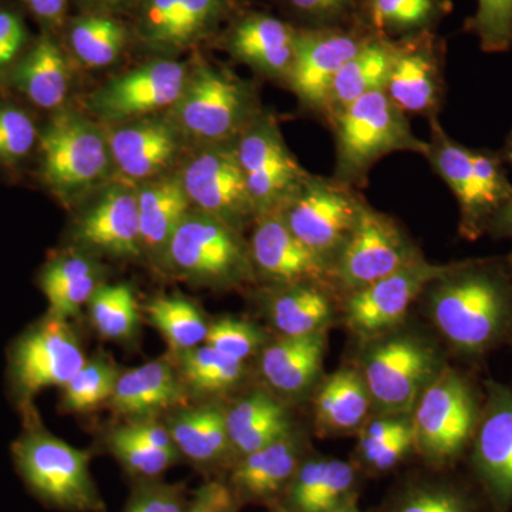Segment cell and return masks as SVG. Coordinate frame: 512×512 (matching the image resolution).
<instances>
[{
	"mask_svg": "<svg viewBox=\"0 0 512 512\" xmlns=\"http://www.w3.org/2000/svg\"><path fill=\"white\" fill-rule=\"evenodd\" d=\"M484 393L470 377L444 367L421 393L412 413L414 448L436 466H447L466 453L483 412Z\"/></svg>",
	"mask_w": 512,
	"mask_h": 512,
	"instance_id": "cell-4",
	"label": "cell"
},
{
	"mask_svg": "<svg viewBox=\"0 0 512 512\" xmlns=\"http://www.w3.org/2000/svg\"><path fill=\"white\" fill-rule=\"evenodd\" d=\"M412 448H414L413 429L390 441L379 453L370 458L366 464L376 471L390 470V468L397 466Z\"/></svg>",
	"mask_w": 512,
	"mask_h": 512,
	"instance_id": "cell-54",
	"label": "cell"
},
{
	"mask_svg": "<svg viewBox=\"0 0 512 512\" xmlns=\"http://www.w3.org/2000/svg\"><path fill=\"white\" fill-rule=\"evenodd\" d=\"M451 9L450 0H365L360 19L375 35L399 40L433 32Z\"/></svg>",
	"mask_w": 512,
	"mask_h": 512,
	"instance_id": "cell-34",
	"label": "cell"
},
{
	"mask_svg": "<svg viewBox=\"0 0 512 512\" xmlns=\"http://www.w3.org/2000/svg\"><path fill=\"white\" fill-rule=\"evenodd\" d=\"M393 512H478V507L460 488L426 484L407 491Z\"/></svg>",
	"mask_w": 512,
	"mask_h": 512,
	"instance_id": "cell-46",
	"label": "cell"
},
{
	"mask_svg": "<svg viewBox=\"0 0 512 512\" xmlns=\"http://www.w3.org/2000/svg\"><path fill=\"white\" fill-rule=\"evenodd\" d=\"M372 409L365 379L357 369H340L320 384L315 396L316 421L323 430L360 429Z\"/></svg>",
	"mask_w": 512,
	"mask_h": 512,
	"instance_id": "cell-33",
	"label": "cell"
},
{
	"mask_svg": "<svg viewBox=\"0 0 512 512\" xmlns=\"http://www.w3.org/2000/svg\"><path fill=\"white\" fill-rule=\"evenodd\" d=\"M298 42V28L266 13L251 12L232 23L224 45L229 55L256 73L286 80Z\"/></svg>",
	"mask_w": 512,
	"mask_h": 512,
	"instance_id": "cell-23",
	"label": "cell"
},
{
	"mask_svg": "<svg viewBox=\"0 0 512 512\" xmlns=\"http://www.w3.org/2000/svg\"><path fill=\"white\" fill-rule=\"evenodd\" d=\"M325 353V332L298 338L281 336L262 352V376L276 392L299 396L318 379Z\"/></svg>",
	"mask_w": 512,
	"mask_h": 512,
	"instance_id": "cell-26",
	"label": "cell"
},
{
	"mask_svg": "<svg viewBox=\"0 0 512 512\" xmlns=\"http://www.w3.org/2000/svg\"><path fill=\"white\" fill-rule=\"evenodd\" d=\"M26 30L22 20L12 12L0 10V69L13 62L25 45Z\"/></svg>",
	"mask_w": 512,
	"mask_h": 512,
	"instance_id": "cell-52",
	"label": "cell"
},
{
	"mask_svg": "<svg viewBox=\"0 0 512 512\" xmlns=\"http://www.w3.org/2000/svg\"><path fill=\"white\" fill-rule=\"evenodd\" d=\"M110 447L128 471L141 477L160 476L177 458V453L158 450L128 436L121 427L111 433Z\"/></svg>",
	"mask_w": 512,
	"mask_h": 512,
	"instance_id": "cell-45",
	"label": "cell"
},
{
	"mask_svg": "<svg viewBox=\"0 0 512 512\" xmlns=\"http://www.w3.org/2000/svg\"><path fill=\"white\" fill-rule=\"evenodd\" d=\"M413 429L410 416H382L365 421L360 427L359 453L362 460L367 463L384 446Z\"/></svg>",
	"mask_w": 512,
	"mask_h": 512,
	"instance_id": "cell-49",
	"label": "cell"
},
{
	"mask_svg": "<svg viewBox=\"0 0 512 512\" xmlns=\"http://www.w3.org/2000/svg\"><path fill=\"white\" fill-rule=\"evenodd\" d=\"M272 325L284 338L323 333L335 318V305L325 282L276 286L268 302Z\"/></svg>",
	"mask_w": 512,
	"mask_h": 512,
	"instance_id": "cell-29",
	"label": "cell"
},
{
	"mask_svg": "<svg viewBox=\"0 0 512 512\" xmlns=\"http://www.w3.org/2000/svg\"><path fill=\"white\" fill-rule=\"evenodd\" d=\"M184 399V384L173 366L153 360L120 375L110 403L123 416L147 417L178 406Z\"/></svg>",
	"mask_w": 512,
	"mask_h": 512,
	"instance_id": "cell-27",
	"label": "cell"
},
{
	"mask_svg": "<svg viewBox=\"0 0 512 512\" xmlns=\"http://www.w3.org/2000/svg\"><path fill=\"white\" fill-rule=\"evenodd\" d=\"M484 53H505L512 47V0H477L476 13L464 23Z\"/></svg>",
	"mask_w": 512,
	"mask_h": 512,
	"instance_id": "cell-42",
	"label": "cell"
},
{
	"mask_svg": "<svg viewBox=\"0 0 512 512\" xmlns=\"http://www.w3.org/2000/svg\"><path fill=\"white\" fill-rule=\"evenodd\" d=\"M396 40L375 35L350 57L336 74L329 90L325 116L328 121L353 101L386 87L392 67Z\"/></svg>",
	"mask_w": 512,
	"mask_h": 512,
	"instance_id": "cell-28",
	"label": "cell"
},
{
	"mask_svg": "<svg viewBox=\"0 0 512 512\" xmlns=\"http://www.w3.org/2000/svg\"><path fill=\"white\" fill-rule=\"evenodd\" d=\"M163 261L175 274L204 285L234 286L255 275L241 232L195 208L175 229Z\"/></svg>",
	"mask_w": 512,
	"mask_h": 512,
	"instance_id": "cell-7",
	"label": "cell"
},
{
	"mask_svg": "<svg viewBox=\"0 0 512 512\" xmlns=\"http://www.w3.org/2000/svg\"><path fill=\"white\" fill-rule=\"evenodd\" d=\"M356 471L346 461L312 458L292 478L291 505L296 512H330L349 504Z\"/></svg>",
	"mask_w": 512,
	"mask_h": 512,
	"instance_id": "cell-30",
	"label": "cell"
},
{
	"mask_svg": "<svg viewBox=\"0 0 512 512\" xmlns=\"http://www.w3.org/2000/svg\"><path fill=\"white\" fill-rule=\"evenodd\" d=\"M128 436L143 441L147 446L158 448V450L168 451V453H177L173 439L168 429L156 423H147V421H136V423L127 424L121 427Z\"/></svg>",
	"mask_w": 512,
	"mask_h": 512,
	"instance_id": "cell-53",
	"label": "cell"
},
{
	"mask_svg": "<svg viewBox=\"0 0 512 512\" xmlns=\"http://www.w3.org/2000/svg\"><path fill=\"white\" fill-rule=\"evenodd\" d=\"M234 0H141L137 30L147 46L180 52L217 32Z\"/></svg>",
	"mask_w": 512,
	"mask_h": 512,
	"instance_id": "cell-20",
	"label": "cell"
},
{
	"mask_svg": "<svg viewBox=\"0 0 512 512\" xmlns=\"http://www.w3.org/2000/svg\"><path fill=\"white\" fill-rule=\"evenodd\" d=\"M29 9L43 22L59 25L66 12L67 0H25Z\"/></svg>",
	"mask_w": 512,
	"mask_h": 512,
	"instance_id": "cell-55",
	"label": "cell"
},
{
	"mask_svg": "<svg viewBox=\"0 0 512 512\" xmlns=\"http://www.w3.org/2000/svg\"><path fill=\"white\" fill-rule=\"evenodd\" d=\"M183 493L174 487H151L140 491L126 512H187Z\"/></svg>",
	"mask_w": 512,
	"mask_h": 512,
	"instance_id": "cell-50",
	"label": "cell"
},
{
	"mask_svg": "<svg viewBox=\"0 0 512 512\" xmlns=\"http://www.w3.org/2000/svg\"><path fill=\"white\" fill-rule=\"evenodd\" d=\"M87 2L100 8H114V6L124 5L128 0H87Z\"/></svg>",
	"mask_w": 512,
	"mask_h": 512,
	"instance_id": "cell-57",
	"label": "cell"
},
{
	"mask_svg": "<svg viewBox=\"0 0 512 512\" xmlns=\"http://www.w3.org/2000/svg\"><path fill=\"white\" fill-rule=\"evenodd\" d=\"M188 67L175 60H153L111 80L89 101L107 121H130L173 109L187 84Z\"/></svg>",
	"mask_w": 512,
	"mask_h": 512,
	"instance_id": "cell-17",
	"label": "cell"
},
{
	"mask_svg": "<svg viewBox=\"0 0 512 512\" xmlns=\"http://www.w3.org/2000/svg\"><path fill=\"white\" fill-rule=\"evenodd\" d=\"M127 43V32L119 20L96 13L74 20L70 46L87 67L103 69L119 59Z\"/></svg>",
	"mask_w": 512,
	"mask_h": 512,
	"instance_id": "cell-37",
	"label": "cell"
},
{
	"mask_svg": "<svg viewBox=\"0 0 512 512\" xmlns=\"http://www.w3.org/2000/svg\"><path fill=\"white\" fill-rule=\"evenodd\" d=\"M178 177L195 210L239 232L258 220L234 141L201 144Z\"/></svg>",
	"mask_w": 512,
	"mask_h": 512,
	"instance_id": "cell-13",
	"label": "cell"
},
{
	"mask_svg": "<svg viewBox=\"0 0 512 512\" xmlns=\"http://www.w3.org/2000/svg\"><path fill=\"white\" fill-rule=\"evenodd\" d=\"M450 264H430L426 259L404 266L355 293L345 305L348 328L362 338H377L402 322L410 306Z\"/></svg>",
	"mask_w": 512,
	"mask_h": 512,
	"instance_id": "cell-18",
	"label": "cell"
},
{
	"mask_svg": "<svg viewBox=\"0 0 512 512\" xmlns=\"http://www.w3.org/2000/svg\"><path fill=\"white\" fill-rule=\"evenodd\" d=\"M298 29L348 28L360 18L365 0H284Z\"/></svg>",
	"mask_w": 512,
	"mask_h": 512,
	"instance_id": "cell-43",
	"label": "cell"
},
{
	"mask_svg": "<svg viewBox=\"0 0 512 512\" xmlns=\"http://www.w3.org/2000/svg\"><path fill=\"white\" fill-rule=\"evenodd\" d=\"M141 249L163 261L175 229L191 210L180 177L161 175L137 188Z\"/></svg>",
	"mask_w": 512,
	"mask_h": 512,
	"instance_id": "cell-25",
	"label": "cell"
},
{
	"mask_svg": "<svg viewBox=\"0 0 512 512\" xmlns=\"http://www.w3.org/2000/svg\"><path fill=\"white\" fill-rule=\"evenodd\" d=\"M254 86L207 63L195 66L170 119L201 144L234 141L261 114Z\"/></svg>",
	"mask_w": 512,
	"mask_h": 512,
	"instance_id": "cell-5",
	"label": "cell"
},
{
	"mask_svg": "<svg viewBox=\"0 0 512 512\" xmlns=\"http://www.w3.org/2000/svg\"><path fill=\"white\" fill-rule=\"evenodd\" d=\"M471 467L493 512L512 510V390L487 380L480 423L471 443Z\"/></svg>",
	"mask_w": 512,
	"mask_h": 512,
	"instance_id": "cell-14",
	"label": "cell"
},
{
	"mask_svg": "<svg viewBox=\"0 0 512 512\" xmlns=\"http://www.w3.org/2000/svg\"><path fill=\"white\" fill-rule=\"evenodd\" d=\"M302 448L293 433L261 450L242 457L232 484L249 498H269L291 483L301 466Z\"/></svg>",
	"mask_w": 512,
	"mask_h": 512,
	"instance_id": "cell-31",
	"label": "cell"
},
{
	"mask_svg": "<svg viewBox=\"0 0 512 512\" xmlns=\"http://www.w3.org/2000/svg\"><path fill=\"white\" fill-rule=\"evenodd\" d=\"M119 373L104 359L84 363L63 387V406L69 412H87L110 400Z\"/></svg>",
	"mask_w": 512,
	"mask_h": 512,
	"instance_id": "cell-41",
	"label": "cell"
},
{
	"mask_svg": "<svg viewBox=\"0 0 512 512\" xmlns=\"http://www.w3.org/2000/svg\"><path fill=\"white\" fill-rule=\"evenodd\" d=\"M335 134V178L355 187L365 183L373 165L393 153L426 156L429 143L417 137L384 90L360 97L329 120Z\"/></svg>",
	"mask_w": 512,
	"mask_h": 512,
	"instance_id": "cell-3",
	"label": "cell"
},
{
	"mask_svg": "<svg viewBox=\"0 0 512 512\" xmlns=\"http://www.w3.org/2000/svg\"><path fill=\"white\" fill-rule=\"evenodd\" d=\"M234 143L258 218L284 210L311 177L286 146L271 114H259Z\"/></svg>",
	"mask_w": 512,
	"mask_h": 512,
	"instance_id": "cell-11",
	"label": "cell"
},
{
	"mask_svg": "<svg viewBox=\"0 0 512 512\" xmlns=\"http://www.w3.org/2000/svg\"><path fill=\"white\" fill-rule=\"evenodd\" d=\"M76 238L103 254L134 258L141 254L137 190L123 184L107 187L77 222Z\"/></svg>",
	"mask_w": 512,
	"mask_h": 512,
	"instance_id": "cell-24",
	"label": "cell"
},
{
	"mask_svg": "<svg viewBox=\"0 0 512 512\" xmlns=\"http://www.w3.org/2000/svg\"><path fill=\"white\" fill-rule=\"evenodd\" d=\"M431 121L426 157L434 173L446 183L460 208V234L468 241L487 234L495 212L512 195V184L500 154L487 148H470L453 140Z\"/></svg>",
	"mask_w": 512,
	"mask_h": 512,
	"instance_id": "cell-2",
	"label": "cell"
},
{
	"mask_svg": "<svg viewBox=\"0 0 512 512\" xmlns=\"http://www.w3.org/2000/svg\"><path fill=\"white\" fill-rule=\"evenodd\" d=\"M107 138L114 167L128 180L146 183L174 163L183 133L171 119L148 116L127 121Z\"/></svg>",
	"mask_w": 512,
	"mask_h": 512,
	"instance_id": "cell-22",
	"label": "cell"
},
{
	"mask_svg": "<svg viewBox=\"0 0 512 512\" xmlns=\"http://www.w3.org/2000/svg\"><path fill=\"white\" fill-rule=\"evenodd\" d=\"M501 157H503V160L507 161L508 164L512 165V130L511 133L508 134L507 141H505V146L503 148V153H501Z\"/></svg>",
	"mask_w": 512,
	"mask_h": 512,
	"instance_id": "cell-58",
	"label": "cell"
},
{
	"mask_svg": "<svg viewBox=\"0 0 512 512\" xmlns=\"http://www.w3.org/2000/svg\"><path fill=\"white\" fill-rule=\"evenodd\" d=\"M384 93L406 116L437 119L444 96V46L433 32L396 40Z\"/></svg>",
	"mask_w": 512,
	"mask_h": 512,
	"instance_id": "cell-19",
	"label": "cell"
},
{
	"mask_svg": "<svg viewBox=\"0 0 512 512\" xmlns=\"http://www.w3.org/2000/svg\"><path fill=\"white\" fill-rule=\"evenodd\" d=\"M487 234L497 239H512V195L505 202L490 221L487 228Z\"/></svg>",
	"mask_w": 512,
	"mask_h": 512,
	"instance_id": "cell-56",
	"label": "cell"
},
{
	"mask_svg": "<svg viewBox=\"0 0 512 512\" xmlns=\"http://www.w3.org/2000/svg\"><path fill=\"white\" fill-rule=\"evenodd\" d=\"M96 265L82 255L64 256L46 266L40 286L50 305V315L66 319L90 302L99 288Z\"/></svg>",
	"mask_w": 512,
	"mask_h": 512,
	"instance_id": "cell-36",
	"label": "cell"
},
{
	"mask_svg": "<svg viewBox=\"0 0 512 512\" xmlns=\"http://www.w3.org/2000/svg\"><path fill=\"white\" fill-rule=\"evenodd\" d=\"M86 363L79 340L64 319L50 315L16 342L10 373L19 393L35 396L47 387H64Z\"/></svg>",
	"mask_w": 512,
	"mask_h": 512,
	"instance_id": "cell-16",
	"label": "cell"
},
{
	"mask_svg": "<svg viewBox=\"0 0 512 512\" xmlns=\"http://www.w3.org/2000/svg\"><path fill=\"white\" fill-rule=\"evenodd\" d=\"M13 82L36 106L57 109L70 92L72 74L60 47L43 36L16 67Z\"/></svg>",
	"mask_w": 512,
	"mask_h": 512,
	"instance_id": "cell-32",
	"label": "cell"
},
{
	"mask_svg": "<svg viewBox=\"0 0 512 512\" xmlns=\"http://www.w3.org/2000/svg\"><path fill=\"white\" fill-rule=\"evenodd\" d=\"M89 305L94 326L104 338L123 340L136 333L140 315L130 286H99Z\"/></svg>",
	"mask_w": 512,
	"mask_h": 512,
	"instance_id": "cell-40",
	"label": "cell"
},
{
	"mask_svg": "<svg viewBox=\"0 0 512 512\" xmlns=\"http://www.w3.org/2000/svg\"><path fill=\"white\" fill-rule=\"evenodd\" d=\"M366 201L338 178L313 175L291 202L278 212L306 247L335 265L355 231Z\"/></svg>",
	"mask_w": 512,
	"mask_h": 512,
	"instance_id": "cell-10",
	"label": "cell"
},
{
	"mask_svg": "<svg viewBox=\"0 0 512 512\" xmlns=\"http://www.w3.org/2000/svg\"><path fill=\"white\" fill-rule=\"evenodd\" d=\"M237 497L227 485L211 481L195 491L187 512H235Z\"/></svg>",
	"mask_w": 512,
	"mask_h": 512,
	"instance_id": "cell-51",
	"label": "cell"
},
{
	"mask_svg": "<svg viewBox=\"0 0 512 512\" xmlns=\"http://www.w3.org/2000/svg\"><path fill=\"white\" fill-rule=\"evenodd\" d=\"M148 320L168 345L181 353L205 343L208 325L197 306L180 296H164L146 306Z\"/></svg>",
	"mask_w": 512,
	"mask_h": 512,
	"instance_id": "cell-38",
	"label": "cell"
},
{
	"mask_svg": "<svg viewBox=\"0 0 512 512\" xmlns=\"http://www.w3.org/2000/svg\"><path fill=\"white\" fill-rule=\"evenodd\" d=\"M265 333L245 320L224 318L208 326L205 345L222 355L244 362L264 346Z\"/></svg>",
	"mask_w": 512,
	"mask_h": 512,
	"instance_id": "cell-44",
	"label": "cell"
},
{
	"mask_svg": "<svg viewBox=\"0 0 512 512\" xmlns=\"http://www.w3.org/2000/svg\"><path fill=\"white\" fill-rule=\"evenodd\" d=\"M373 33L366 28L298 29L295 56L286 76L292 93L305 109L325 116L336 74Z\"/></svg>",
	"mask_w": 512,
	"mask_h": 512,
	"instance_id": "cell-15",
	"label": "cell"
},
{
	"mask_svg": "<svg viewBox=\"0 0 512 512\" xmlns=\"http://www.w3.org/2000/svg\"><path fill=\"white\" fill-rule=\"evenodd\" d=\"M439 350L410 333L382 336L363 355L362 373L372 407L382 416H412L421 393L443 372Z\"/></svg>",
	"mask_w": 512,
	"mask_h": 512,
	"instance_id": "cell-6",
	"label": "cell"
},
{
	"mask_svg": "<svg viewBox=\"0 0 512 512\" xmlns=\"http://www.w3.org/2000/svg\"><path fill=\"white\" fill-rule=\"evenodd\" d=\"M249 252L255 274L276 286L332 281V266L306 247L279 214L255 221Z\"/></svg>",
	"mask_w": 512,
	"mask_h": 512,
	"instance_id": "cell-21",
	"label": "cell"
},
{
	"mask_svg": "<svg viewBox=\"0 0 512 512\" xmlns=\"http://www.w3.org/2000/svg\"><path fill=\"white\" fill-rule=\"evenodd\" d=\"M505 261H507L508 269H510L512 275V251L511 254L507 256V259H505Z\"/></svg>",
	"mask_w": 512,
	"mask_h": 512,
	"instance_id": "cell-60",
	"label": "cell"
},
{
	"mask_svg": "<svg viewBox=\"0 0 512 512\" xmlns=\"http://www.w3.org/2000/svg\"><path fill=\"white\" fill-rule=\"evenodd\" d=\"M181 376L185 386L197 393L227 392L244 377V362L231 359L208 345L180 353Z\"/></svg>",
	"mask_w": 512,
	"mask_h": 512,
	"instance_id": "cell-39",
	"label": "cell"
},
{
	"mask_svg": "<svg viewBox=\"0 0 512 512\" xmlns=\"http://www.w3.org/2000/svg\"><path fill=\"white\" fill-rule=\"evenodd\" d=\"M284 404L278 402L265 390H256L239 400L234 407L227 410V426L229 443L251 429L259 420L282 409Z\"/></svg>",
	"mask_w": 512,
	"mask_h": 512,
	"instance_id": "cell-48",
	"label": "cell"
},
{
	"mask_svg": "<svg viewBox=\"0 0 512 512\" xmlns=\"http://www.w3.org/2000/svg\"><path fill=\"white\" fill-rule=\"evenodd\" d=\"M420 259V249L399 222L366 204L333 265L332 282L350 295Z\"/></svg>",
	"mask_w": 512,
	"mask_h": 512,
	"instance_id": "cell-12",
	"label": "cell"
},
{
	"mask_svg": "<svg viewBox=\"0 0 512 512\" xmlns=\"http://www.w3.org/2000/svg\"><path fill=\"white\" fill-rule=\"evenodd\" d=\"M330 512H360L356 507H353L352 504L343 505V507L336 508V510Z\"/></svg>",
	"mask_w": 512,
	"mask_h": 512,
	"instance_id": "cell-59",
	"label": "cell"
},
{
	"mask_svg": "<svg viewBox=\"0 0 512 512\" xmlns=\"http://www.w3.org/2000/svg\"><path fill=\"white\" fill-rule=\"evenodd\" d=\"M12 451L23 480L46 503L67 511H104L87 451L35 429L23 434Z\"/></svg>",
	"mask_w": 512,
	"mask_h": 512,
	"instance_id": "cell-8",
	"label": "cell"
},
{
	"mask_svg": "<svg viewBox=\"0 0 512 512\" xmlns=\"http://www.w3.org/2000/svg\"><path fill=\"white\" fill-rule=\"evenodd\" d=\"M424 295L431 320L460 355L483 357L512 339V275L507 261L454 262Z\"/></svg>",
	"mask_w": 512,
	"mask_h": 512,
	"instance_id": "cell-1",
	"label": "cell"
},
{
	"mask_svg": "<svg viewBox=\"0 0 512 512\" xmlns=\"http://www.w3.org/2000/svg\"><path fill=\"white\" fill-rule=\"evenodd\" d=\"M45 181L64 200L79 198L110 173L109 138L93 121L63 111L40 136Z\"/></svg>",
	"mask_w": 512,
	"mask_h": 512,
	"instance_id": "cell-9",
	"label": "cell"
},
{
	"mask_svg": "<svg viewBox=\"0 0 512 512\" xmlns=\"http://www.w3.org/2000/svg\"><path fill=\"white\" fill-rule=\"evenodd\" d=\"M168 431L175 447L195 463H214L231 448L227 410L218 404L178 413L171 420Z\"/></svg>",
	"mask_w": 512,
	"mask_h": 512,
	"instance_id": "cell-35",
	"label": "cell"
},
{
	"mask_svg": "<svg viewBox=\"0 0 512 512\" xmlns=\"http://www.w3.org/2000/svg\"><path fill=\"white\" fill-rule=\"evenodd\" d=\"M36 140L35 123L26 111L0 106V163H19L35 147Z\"/></svg>",
	"mask_w": 512,
	"mask_h": 512,
	"instance_id": "cell-47",
	"label": "cell"
}]
</instances>
